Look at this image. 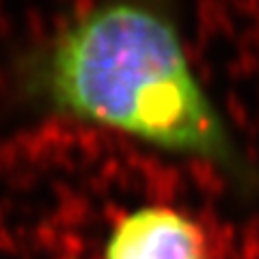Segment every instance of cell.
I'll return each mask as SVG.
<instances>
[{"instance_id":"6da1fadb","label":"cell","mask_w":259,"mask_h":259,"mask_svg":"<svg viewBox=\"0 0 259 259\" xmlns=\"http://www.w3.org/2000/svg\"><path fill=\"white\" fill-rule=\"evenodd\" d=\"M13 106L197 158L246 186L253 171L194 71L173 0H87L15 50Z\"/></svg>"},{"instance_id":"7a4b0ae2","label":"cell","mask_w":259,"mask_h":259,"mask_svg":"<svg viewBox=\"0 0 259 259\" xmlns=\"http://www.w3.org/2000/svg\"><path fill=\"white\" fill-rule=\"evenodd\" d=\"M102 259H207V240L182 209L149 203L112 223Z\"/></svg>"}]
</instances>
